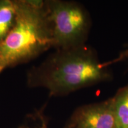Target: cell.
<instances>
[{
    "mask_svg": "<svg viewBox=\"0 0 128 128\" xmlns=\"http://www.w3.org/2000/svg\"><path fill=\"white\" fill-rule=\"evenodd\" d=\"M40 116V126H38V127H35L34 128H48V122L46 120V119L44 118V116H43L42 114L40 113L39 114ZM18 128H30L28 127V126H20Z\"/></svg>",
    "mask_w": 128,
    "mask_h": 128,
    "instance_id": "obj_7",
    "label": "cell"
},
{
    "mask_svg": "<svg viewBox=\"0 0 128 128\" xmlns=\"http://www.w3.org/2000/svg\"><path fill=\"white\" fill-rule=\"evenodd\" d=\"M116 128H117V127H116Z\"/></svg>",
    "mask_w": 128,
    "mask_h": 128,
    "instance_id": "obj_9",
    "label": "cell"
},
{
    "mask_svg": "<svg viewBox=\"0 0 128 128\" xmlns=\"http://www.w3.org/2000/svg\"><path fill=\"white\" fill-rule=\"evenodd\" d=\"M14 0H0V42L12 31L16 22Z\"/></svg>",
    "mask_w": 128,
    "mask_h": 128,
    "instance_id": "obj_6",
    "label": "cell"
},
{
    "mask_svg": "<svg viewBox=\"0 0 128 128\" xmlns=\"http://www.w3.org/2000/svg\"><path fill=\"white\" fill-rule=\"evenodd\" d=\"M93 49L84 45L59 49L28 75V85L44 87L50 96H65L82 88L110 81L112 72Z\"/></svg>",
    "mask_w": 128,
    "mask_h": 128,
    "instance_id": "obj_1",
    "label": "cell"
},
{
    "mask_svg": "<svg viewBox=\"0 0 128 128\" xmlns=\"http://www.w3.org/2000/svg\"><path fill=\"white\" fill-rule=\"evenodd\" d=\"M126 49H125V50L123 52H122L120 54L119 58H118L114 60H112L110 62H107V63H106L108 66L109 65V64H112L113 63V62H118V61H120V60H124V58H128V44L126 46Z\"/></svg>",
    "mask_w": 128,
    "mask_h": 128,
    "instance_id": "obj_8",
    "label": "cell"
},
{
    "mask_svg": "<svg viewBox=\"0 0 128 128\" xmlns=\"http://www.w3.org/2000/svg\"><path fill=\"white\" fill-rule=\"evenodd\" d=\"M112 98L76 108L64 128H116Z\"/></svg>",
    "mask_w": 128,
    "mask_h": 128,
    "instance_id": "obj_4",
    "label": "cell"
},
{
    "mask_svg": "<svg viewBox=\"0 0 128 128\" xmlns=\"http://www.w3.org/2000/svg\"><path fill=\"white\" fill-rule=\"evenodd\" d=\"M52 32V47L68 49L84 45L91 28L88 12L77 2L45 1Z\"/></svg>",
    "mask_w": 128,
    "mask_h": 128,
    "instance_id": "obj_3",
    "label": "cell"
},
{
    "mask_svg": "<svg viewBox=\"0 0 128 128\" xmlns=\"http://www.w3.org/2000/svg\"><path fill=\"white\" fill-rule=\"evenodd\" d=\"M14 28L0 42V73L29 61L52 47V32L45 1L14 0Z\"/></svg>",
    "mask_w": 128,
    "mask_h": 128,
    "instance_id": "obj_2",
    "label": "cell"
},
{
    "mask_svg": "<svg viewBox=\"0 0 128 128\" xmlns=\"http://www.w3.org/2000/svg\"><path fill=\"white\" fill-rule=\"evenodd\" d=\"M112 102L116 127L128 128V84L118 90Z\"/></svg>",
    "mask_w": 128,
    "mask_h": 128,
    "instance_id": "obj_5",
    "label": "cell"
}]
</instances>
